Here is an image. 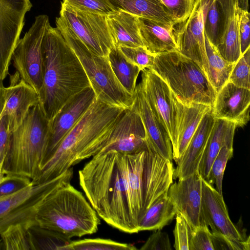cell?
Listing matches in <instances>:
<instances>
[{"label":"cell","instance_id":"obj_43","mask_svg":"<svg viewBox=\"0 0 250 250\" xmlns=\"http://www.w3.org/2000/svg\"><path fill=\"white\" fill-rule=\"evenodd\" d=\"M34 185L28 178L18 175L6 174L0 184V197L15 193L26 187Z\"/></svg>","mask_w":250,"mask_h":250},{"label":"cell","instance_id":"obj_26","mask_svg":"<svg viewBox=\"0 0 250 250\" xmlns=\"http://www.w3.org/2000/svg\"><path fill=\"white\" fill-rule=\"evenodd\" d=\"M139 27L145 47L152 54L177 49L173 27L139 17Z\"/></svg>","mask_w":250,"mask_h":250},{"label":"cell","instance_id":"obj_30","mask_svg":"<svg viewBox=\"0 0 250 250\" xmlns=\"http://www.w3.org/2000/svg\"><path fill=\"white\" fill-rule=\"evenodd\" d=\"M205 41L208 58V78L217 92L229 81L234 63L225 60L205 34Z\"/></svg>","mask_w":250,"mask_h":250},{"label":"cell","instance_id":"obj_23","mask_svg":"<svg viewBox=\"0 0 250 250\" xmlns=\"http://www.w3.org/2000/svg\"><path fill=\"white\" fill-rule=\"evenodd\" d=\"M214 121L211 109L204 116L185 151L176 162L177 167L174 170V179H184L198 171Z\"/></svg>","mask_w":250,"mask_h":250},{"label":"cell","instance_id":"obj_39","mask_svg":"<svg viewBox=\"0 0 250 250\" xmlns=\"http://www.w3.org/2000/svg\"><path fill=\"white\" fill-rule=\"evenodd\" d=\"M77 10L107 16L117 10L110 0H63Z\"/></svg>","mask_w":250,"mask_h":250},{"label":"cell","instance_id":"obj_17","mask_svg":"<svg viewBox=\"0 0 250 250\" xmlns=\"http://www.w3.org/2000/svg\"><path fill=\"white\" fill-rule=\"evenodd\" d=\"M147 147L145 129L133 104L131 108L125 110L109 140L99 152L114 150L131 154L145 150Z\"/></svg>","mask_w":250,"mask_h":250},{"label":"cell","instance_id":"obj_15","mask_svg":"<svg viewBox=\"0 0 250 250\" xmlns=\"http://www.w3.org/2000/svg\"><path fill=\"white\" fill-rule=\"evenodd\" d=\"M95 97L92 87L86 88L66 102L49 121L45 162L53 154L66 134L83 117Z\"/></svg>","mask_w":250,"mask_h":250},{"label":"cell","instance_id":"obj_49","mask_svg":"<svg viewBox=\"0 0 250 250\" xmlns=\"http://www.w3.org/2000/svg\"><path fill=\"white\" fill-rule=\"evenodd\" d=\"M4 160L2 161L0 163V184L3 181V180L5 179L6 176V172L4 168Z\"/></svg>","mask_w":250,"mask_h":250},{"label":"cell","instance_id":"obj_46","mask_svg":"<svg viewBox=\"0 0 250 250\" xmlns=\"http://www.w3.org/2000/svg\"><path fill=\"white\" fill-rule=\"evenodd\" d=\"M141 250H171L168 234L160 229L154 231L140 248Z\"/></svg>","mask_w":250,"mask_h":250},{"label":"cell","instance_id":"obj_22","mask_svg":"<svg viewBox=\"0 0 250 250\" xmlns=\"http://www.w3.org/2000/svg\"><path fill=\"white\" fill-rule=\"evenodd\" d=\"M221 13L217 50L226 61L235 63L242 55L239 33L240 12L237 0H216Z\"/></svg>","mask_w":250,"mask_h":250},{"label":"cell","instance_id":"obj_4","mask_svg":"<svg viewBox=\"0 0 250 250\" xmlns=\"http://www.w3.org/2000/svg\"><path fill=\"white\" fill-rule=\"evenodd\" d=\"M36 221L38 226L70 239L95 233L100 224L95 210L70 183L45 198L38 208Z\"/></svg>","mask_w":250,"mask_h":250},{"label":"cell","instance_id":"obj_6","mask_svg":"<svg viewBox=\"0 0 250 250\" xmlns=\"http://www.w3.org/2000/svg\"><path fill=\"white\" fill-rule=\"evenodd\" d=\"M127 181L134 220L138 224L146 209L173 183L172 161L147 148L126 154Z\"/></svg>","mask_w":250,"mask_h":250},{"label":"cell","instance_id":"obj_14","mask_svg":"<svg viewBox=\"0 0 250 250\" xmlns=\"http://www.w3.org/2000/svg\"><path fill=\"white\" fill-rule=\"evenodd\" d=\"M30 0H0V82L9 74L15 48L24 24Z\"/></svg>","mask_w":250,"mask_h":250},{"label":"cell","instance_id":"obj_29","mask_svg":"<svg viewBox=\"0 0 250 250\" xmlns=\"http://www.w3.org/2000/svg\"><path fill=\"white\" fill-rule=\"evenodd\" d=\"M211 108L199 104L184 105L179 129L175 162L185 151L202 119Z\"/></svg>","mask_w":250,"mask_h":250},{"label":"cell","instance_id":"obj_34","mask_svg":"<svg viewBox=\"0 0 250 250\" xmlns=\"http://www.w3.org/2000/svg\"><path fill=\"white\" fill-rule=\"evenodd\" d=\"M4 250H31L28 228L21 224L9 226L0 235Z\"/></svg>","mask_w":250,"mask_h":250},{"label":"cell","instance_id":"obj_33","mask_svg":"<svg viewBox=\"0 0 250 250\" xmlns=\"http://www.w3.org/2000/svg\"><path fill=\"white\" fill-rule=\"evenodd\" d=\"M133 244L124 243L109 239L86 238L71 242L60 250H136Z\"/></svg>","mask_w":250,"mask_h":250},{"label":"cell","instance_id":"obj_7","mask_svg":"<svg viewBox=\"0 0 250 250\" xmlns=\"http://www.w3.org/2000/svg\"><path fill=\"white\" fill-rule=\"evenodd\" d=\"M148 68L167 84L184 105L199 104L212 107L217 92L199 65L178 50L155 55Z\"/></svg>","mask_w":250,"mask_h":250},{"label":"cell","instance_id":"obj_38","mask_svg":"<svg viewBox=\"0 0 250 250\" xmlns=\"http://www.w3.org/2000/svg\"><path fill=\"white\" fill-rule=\"evenodd\" d=\"M250 47L234 63L229 81L238 86L250 89Z\"/></svg>","mask_w":250,"mask_h":250},{"label":"cell","instance_id":"obj_47","mask_svg":"<svg viewBox=\"0 0 250 250\" xmlns=\"http://www.w3.org/2000/svg\"><path fill=\"white\" fill-rule=\"evenodd\" d=\"M249 11L241 10L239 33L241 54L250 47V19Z\"/></svg>","mask_w":250,"mask_h":250},{"label":"cell","instance_id":"obj_8","mask_svg":"<svg viewBox=\"0 0 250 250\" xmlns=\"http://www.w3.org/2000/svg\"><path fill=\"white\" fill-rule=\"evenodd\" d=\"M56 28L81 62L96 98L110 105L125 109L134 103V95L121 85L110 66L108 56H98L90 51L60 17Z\"/></svg>","mask_w":250,"mask_h":250},{"label":"cell","instance_id":"obj_45","mask_svg":"<svg viewBox=\"0 0 250 250\" xmlns=\"http://www.w3.org/2000/svg\"><path fill=\"white\" fill-rule=\"evenodd\" d=\"M214 250H249L250 237L245 241L230 238L223 234L211 232Z\"/></svg>","mask_w":250,"mask_h":250},{"label":"cell","instance_id":"obj_12","mask_svg":"<svg viewBox=\"0 0 250 250\" xmlns=\"http://www.w3.org/2000/svg\"><path fill=\"white\" fill-rule=\"evenodd\" d=\"M59 17L94 54L107 57L115 46L106 16L80 11L62 2Z\"/></svg>","mask_w":250,"mask_h":250},{"label":"cell","instance_id":"obj_19","mask_svg":"<svg viewBox=\"0 0 250 250\" xmlns=\"http://www.w3.org/2000/svg\"><path fill=\"white\" fill-rule=\"evenodd\" d=\"M250 89L228 81L217 92L211 108L215 119L233 122L243 127L250 120Z\"/></svg>","mask_w":250,"mask_h":250},{"label":"cell","instance_id":"obj_35","mask_svg":"<svg viewBox=\"0 0 250 250\" xmlns=\"http://www.w3.org/2000/svg\"><path fill=\"white\" fill-rule=\"evenodd\" d=\"M232 155L233 146H223L214 159L209 171L208 182L212 185L215 184L216 189L221 195H223L222 182L224 171L227 162Z\"/></svg>","mask_w":250,"mask_h":250},{"label":"cell","instance_id":"obj_2","mask_svg":"<svg viewBox=\"0 0 250 250\" xmlns=\"http://www.w3.org/2000/svg\"><path fill=\"white\" fill-rule=\"evenodd\" d=\"M125 109L110 105L95 97L83 117L66 134L45 162L36 185L51 180L106 145Z\"/></svg>","mask_w":250,"mask_h":250},{"label":"cell","instance_id":"obj_10","mask_svg":"<svg viewBox=\"0 0 250 250\" xmlns=\"http://www.w3.org/2000/svg\"><path fill=\"white\" fill-rule=\"evenodd\" d=\"M142 71L139 83L153 112L169 135L172 146L173 159L175 161L184 105L152 70L146 68Z\"/></svg>","mask_w":250,"mask_h":250},{"label":"cell","instance_id":"obj_5","mask_svg":"<svg viewBox=\"0 0 250 250\" xmlns=\"http://www.w3.org/2000/svg\"><path fill=\"white\" fill-rule=\"evenodd\" d=\"M49 123L39 103L29 109L22 124L12 133L3 165L6 174L26 177L36 185L46 160Z\"/></svg>","mask_w":250,"mask_h":250},{"label":"cell","instance_id":"obj_18","mask_svg":"<svg viewBox=\"0 0 250 250\" xmlns=\"http://www.w3.org/2000/svg\"><path fill=\"white\" fill-rule=\"evenodd\" d=\"M202 213L205 223L211 228L212 232L239 241H245L250 237L247 238L230 220L223 195L203 179Z\"/></svg>","mask_w":250,"mask_h":250},{"label":"cell","instance_id":"obj_50","mask_svg":"<svg viewBox=\"0 0 250 250\" xmlns=\"http://www.w3.org/2000/svg\"><path fill=\"white\" fill-rule=\"evenodd\" d=\"M0 250H4V247L3 245V243L2 242V240L0 236Z\"/></svg>","mask_w":250,"mask_h":250},{"label":"cell","instance_id":"obj_48","mask_svg":"<svg viewBox=\"0 0 250 250\" xmlns=\"http://www.w3.org/2000/svg\"><path fill=\"white\" fill-rule=\"evenodd\" d=\"M240 9L245 11L249 10L248 0H237Z\"/></svg>","mask_w":250,"mask_h":250},{"label":"cell","instance_id":"obj_21","mask_svg":"<svg viewBox=\"0 0 250 250\" xmlns=\"http://www.w3.org/2000/svg\"><path fill=\"white\" fill-rule=\"evenodd\" d=\"M39 103L37 92L21 79L17 71L10 76V85L5 88L4 111L11 132L22 124L29 109Z\"/></svg>","mask_w":250,"mask_h":250},{"label":"cell","instance_id":"obj_20","mask_svg":"<svg viewBox=\"0 0 250 250\" xmlns=\"http://www.w3.org/2000/svg\"><path fill=\"white\" fill-rule=\"evenodd\" d=\"M134 106L143 124L148 146L163 158L172 161V146L169 135L147 102L140 83L134 93Z\"/></svg>","mask_w":250,"mask_h":250},{"label":"cell","instance_id":"obj_13","mask_svg":"<svg viewBox=\"0 0 250 250\" xmlns=\"http://www.w3.org/2000/svg\"><path fill=\"white\" fill-rule=\"evenodd\" d=\"M210 0H195L188 18L175 24L173 34L181 54L194 61L208 77V58L205 46L204 22Z\"/></svg>","mask_w":250,"mask_h":250},{"label":"cell","instance_id":"obj_24","mask_svg":"<svg viewBox=\"0 0 250 250\" xmlns=\"http://www.w3.org/2000/svg\"><path fill=\"white\" fill-rule=\"evenodd\" d=\"M236 128L233 122L215 119L198 168L202 179L208 182L212 164L221 148L224 146H233Z\"/></svg>","mask_w":250,"mask_h":250},{"label":"cell","instance_id":"obj_41","mask_svg":"<svg viewBox=\"0 0 250 250\" xmlns=\"http://www.w3.org/2000/svg\"><path fill=\"white\" fill-rule=\"evenodd\" d=\"M174 20L175 24L184 21L190 15L195 0H159Z\"/></svg>","mask_w":250,"mask_h":250},{"label":"cell","instance_id":"obj_25","mask_svg":"<svg viewBox=\"0 0 250 250\" xmlns=\"http://www.w3.org/2000/svg\"><path fill=\"white\" fill-rule=\"evenodd\" d=\"M115 46L144 47L139 27V17L117 10L106 16Z\"/></svg>","mask_w":250,"mask_h":250},{"label":"cell","instance_id":"obj_36","mask_svg":"<svg viewBox=\"0 0 250 250\" xmlns=\"http://www.w3.org/2000/svg\"><path fill=\"white\" fill-rule=\"evenodd\" d=\"M221 25V13L216 0H210L204 22L205 34L217 46Z\"/></svg>","mask_w":250,"mask_h":250},{"label":"cell","instance_id":"obj_27","mask_svg":"<svg viewBox=\"0 0 250 250\" xmlns=\"http://www.w3.org/2000/svg\"><path fill=\"white\" fill-rule=\"evenodd\" d=\"M116 9L173 27L175 21L159 0H110Z\"/></svg>","mask_w":250,"mask_h":250},{"label":"cell","instance_id":"obj_28","mask_svg":"<svg viewBox=\"0 0 250 250\" xmlns=\"http://www.w3.org/2000/svg\"><path fill=\"white\" fill-rule=\"evenodd\" d=\"M177 212L167 191L146 209L139 221L138 231L160 230L172 220Z\"/></svg>","mask_w":250,"mask_h":250},{"label":"cell","instance_id":"obj_11","mask_svg":"<svg viewBox=\"0 0 250 250\" xmlns=\"http://www.w3.org/2000/svg\"><path fill=\"white\" fill-rule=\"evenodd\" d=\"M49 24L47 15L36 16L29 29L18 41L12 56L13 66L21 79L32 86L38 95L43 83L42 42Z\"/></svg>","mask_w":250,"mask_h":250},{"label":"cell","instance_id":"obj_44","mask_svg":"<svg viewBox=\"0 0 250 250\" xmlns=\"http://www.w3.org/2000/svg\"><path fill=\"white\" fill-rule=\"evenodd\" d=\"M189 250H214L211 232L207 226L192 230Z\"/></svg>","mask_w":250,"mask_h":250},{"label":"cell","instance_id":"obj_31","mask_svg":"<svg viewBox=\"0 0 250 250\" xmlns=\"http://www.w3.org/2000/svg\"><path fill=\"white\" fill-rule=\"evenodd\" d=\"M108 58L112 69L121 85L133 95L141 69L128 62L118 47L115 46L110 49Z\"/></svg>","mask_w":250,"mask_h":250},{"label":"cell","instance_id":"obj_37","mask_svg":"<svg viewBox=\"0 0 250 250\" xmlns=\"http://www.w3.org/2000/svg\"><path fill=\"white\" fill-rule=\"evenodd\" d=\"M5 88L3 82H0V163L7 156L12 133L9 129L8 117L4 111Z\"/></svg>","mask_w":250,"mask_h":250},{"label":"cell","instance_id":"obj_32","mask_svg":"<svg viewBox=\"0 0 250 250\" xmlns=\"http://www.w3.org/2000/svg\"><path fill=\"white\" fill-rule=\"evenodd\" d=\"M28 232L31 250H60L71 241L70 238L58 232L38 225L30 227Z\"/></svg>","mask_w":250,"mask_h":250},{"label":"cell","instance_id":"obj_3","mask_svg":"<svg viewBox=\"0 0 250 250\" xmlns=\"http://www.w3.org/2000/svg\"><path fill=\"white\" fill-rule=\"evenodd\" d=\"M43 83L40 104L50 121L90 82L79 59L58 29L48 25L42 42Z\"/></svg>","mask_w":250,"mask_h":250},{"label":"cell","instance_id":"obj_16","mask_svg":"<svg viewBox=\"0 0 250 250\" xmlns=\"http://www.w3.org/2000/svg\"><path fill=\"white\" fill-rule=\"evenodd\" d=\"M167 196L192 230L207 226L202 213V178L198 171L171 184Z\"/></svg>","mask_w":250,"mask_h":250},{"label":"cell","instance_id":"obj_1","mask_svg":"<svg viewBox=\"0 0 250 250\" xmlns=\"http://www.w3.org/2000/svg\"><path fill=\"white\" fill-rule=\"evenodd\" d=\"M78 174L81 188L101 218L121 231L139 232L130 204L126 154L114 150L99 152Z\"/></svg>","mask_w":250,"mask_h":250},{"label":"cell","instance_id":"obj_42","mask_svg":"<svg viewBox=\"0 0 250 250\" xmlns=\"http://www.w3.org/2000/svg\"><path fill=\"white\" fill-rule=\"evenodd\" d=\"M176 224L173 230L174 248L176 250H189L192 229L183 216L176 214Z\"/></svg>","mask_w":250,"mask_h":250},{"label":"cell","instance_id":"obj_9","mask_svg":"<svg viewBox=\"0 0 250 250\" xmlns=\"http://www.w3.org/2000/svg\"><path fill=\"white\" fill-rule=\"evenodd\" d=\"M73 175L71 167L51 180L0 197V235L12 225L21 224L28 229L38 225L36 214L42 203L55 189L70 183Z\"/></svg>","mask_w":250,"mask_h":250},{"label":"cell","instance_id":"obj_40","mask_svg":"<svg viewBox=\"0 0 250 250\" xmlns=\"http://www.w3.org/2000/svg\"><path fill=\"white\" fill-rule=\"evenodd\" d=\"M128 62L137 66L141 71L150 67L154 61V55L144 47H118Z\"/></svg>","mask_w":250,"mask_h":250}]
</instances>
